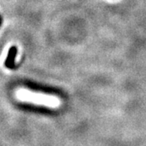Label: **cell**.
I'll use <instances>...</instances> for the list:
<instances>
[{"instance_id": "obj_1", "label": "cell", "mask_w": 146, "mask_h": 146, "mask_svg": "<svg viewBox=\"0 0 146 146\" xmlns=\"http://www.w3.org/2000/svg\"><path fill=\"white\" fill-rule=\"evenodd\" d=\"M16 97L21 102L47 106L49 108H58L61 106V100L55 96L36 93L27 89H18L16 93Z\"/></svg>"}]
</instances>
